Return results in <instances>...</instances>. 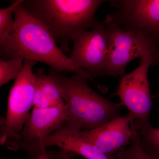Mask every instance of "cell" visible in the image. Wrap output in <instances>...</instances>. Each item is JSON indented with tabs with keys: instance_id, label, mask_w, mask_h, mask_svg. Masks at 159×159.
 <instances>
[{
	"instance_id": "cell-1",
	"label": "cell",
	"mask_w": 159,
	"mask_h": 159,
	"mask_svg": "<svg viewBox=\"0 0 159 159\" xmlns=\"http://www.w3.org/2000/svg\"><path fill=\"white\" fill-rule=\"evenodd\" d=\"M14 15L13 31L0 43L1 59L31 60L46 64L58 73L74 72L95 82L89 72L78 68L64 54L46 26L30 14L22 3L15 10Z\"/></svg>"
},
{
	"instance_id": "cell-2",
	"label": "cell",
	"mask_w": 159,
	"mask_h": 159,
	"mask_svg": "<svg viewBox=\"0 0 159 159\" xmlns=\"http://www.w3.org/2000/svg\"><path fill=\"white\" fill-rule=\"evenodd\" d=\"M58 84L65 102V125L75 131L90 130L121 116V103L100 96L79 74L65 76L51 69L48 72Z\"/></svg>"
},
{
	"instance_id": "cell-3",
	"label": "cell",
	"mask_w": 159,
	"mask_h": 159,
	"mask_svg": "<svg viewBox=\"0 0 159 159\" xmlns=\"http://www.w3.org/2000/svg\"><path fill=\"white\" fill-rule=\"evenodd\" d=\"M102 0H23L22 5L33 17L41 22L63 52L70 51L74 34L95 28L96 18Z\"/></svg>"
},
{
	"instance_id": "cell-4",
	"label": "cell",
	"mask_w": 159,
	"mask_h": 159,
	"mask_svg": "<svg viewBox=\"0 0 159 159\" xmlns=\"http://www.w3.org/2000/svg\"><path fill=\"white\" fill-rule=\"evenodd\" d=\"M104 22L110 44L105 76L122 77L128 64L134 60L149 55L159 58L157 43L151 38L124 30L108 16Z\"/></svg>"
},
{
	"instance_id": "cell-5",
	"label": "cell",
	"mask_w": 159,
	"mask_h": 159,
	"mask_svg": "<svg viewBox=\"0 0 159 159\" xmlns=\"http://www.w3.org/2000/svg\"><path fill=\"white\" fill-rule=\"evenodd\" d=\"M157 65H159L158 57L150 55L143 57L136 69L122 76L116 93L120 103L128 109L137 128L150 124L152 102L148 71L151 66Z\"/></svg>"
},
{
	"instance_id": "cell-6",
	"label": "cell",
	"mask_w": 159,
	"mask_h": 159,
	"mask_svg": "<svg viewBox=\"0 0 159 159\" xmlns=\"http://www.w3.org/2000/svg\"><path fill=\"white\" fill-rule=\"evenodd\" d=\"M37 62L24 59L23 70L11 87L6 117L1 122V145H6L9 140L21 131L34 105L35 77L33 67Z\"/></svg>"
},
{
	"instance_id": "cell-7",
	"label": "cell",
	"mask_w": 159,
	"mask_h": 159,
	"mask_svg": "<svg viewBox=\"0 0 159 159\" xmlns=\"http://www.w3.org/2000/svg\"><path fill=\"white\" fill-rule=\"evenodd\" d=\"M70 58L79 68L87 71L93 78L105 76L107 66L109 37L104 21L95 28L74 34Z\"/></svg>"
},
{
	"instance_id": "cell-8",
	"label": "cell",
	"mask_w": 159,
	"mask_h": 159,
	"mask_svg": "<svg viewBox=\"0 0 159 159\" xmlns=\"http://www.w3.org/2000/svg\"><path fill=\"white\" fill-rule=\"evenodd\" d=\"M65 104L50 108H33L21 131L5 145L10 150L25 151L33 157L38 145L65 125Z\"/></svg>"
},
{
	"instance_id": "cell-9",
	"label": "cell",
	"mask_w": 159,
	"mask_h": 159,
	"mask_svg": "<svg viewBox=\"0 0 159 159\" xmlns=\"http://www.w3.org/2000/svg\"><path fill=\"white\" fill-rule=\"evenodd\" d=\"M111 4L116 9L108 15L113 21L159 43V0L111 1Z\"/></svg>"
},
{
	"instance_id": "cell-10",
	"label": "cell",
	"mask_w": 159,
	"mask_h": 159,
	"mask_svg": "<svg viewBox=\"0 0 159 159\" xmlns=\"http://www.w3.org/2000/svg\"><path fill=\"white\" fill-rule=\"evenodd\" d=\"M129 114L111 120L90 130L77 131L80 138L110 158L131 143L132 131Z\"/></svg>"
},
{
	"instance_id": "cell-11",
	"label": "cell",
	"mask_w": 159,
	"mask_h": 159,
	"mask_svg": "<svg viewBox=\"0 0 159 159\" xmlns=\"http://www.w3.org/2000/svg\"><path fill=\"white\" fill-rule=\"evenodd\" d=\"M50 146H56L61 150L74 155L81 156L86 159H112L99 152L84 141L77 131L71 130L64 125L44 139L35 148L34 156H37Z\"/></svg>"
},
{
	"instance_id": "cell-12",
	"label": "cell",
	"mask_w": 159,
	"mask_h": 159,
	"mask_svg": "<svg viewBox=\"0 0 159 159\" xmlns=\"http://www.w3.org/2000/svg\"><path fill=\"white\" fill-rule=\"evenodd\" d=\"M35 77L34 105V108L55 107L65 104L63 95L56 80L42 69L34 73Z\"/></svg>"
},
{
	"instance_id": "cell-13",
	"label": "cell",
	"mask_w": 159,
	"mask_h": 159,
	"mask_svg": "<svg viewBox=\"0 0 159 159\" xmlns=\"http://www.w3.org/2000/svg\"><path fill=\"white\" fill-rule=\"evenodd\" d=\"M132 142L127 148L120 149L114 155L115 159H154L144 150L141 145L140 135L136 126L131 125Z\"/></svg>"
},
{
	"instance_id": "cell-14",
	"label": "cell",
	"mask_w": 159,
	"mask_h": 159,
	"mask_svg": "<svg viewBox=\"0 0 159 159\" xmlns=\"http://www.w3.org/2000/svg\"><path fill=\"white\" fill-rule=\"evenodd\" d=\"M137 128L142 148L154 159H159V128L150 124Z\"/></svg>"
},
{
	"instance_id": "cell-15",
	"label": "cell",
	"mask_w": 159,
	"mask_h": 159,
	"mask_svg": "<svg viewBox=\"0 0 159 159\" xmlns=\"http://www.w3.org/2000/svg\"><path fill=\"white\" fill-rule=\"evenodd\" d=\"M22 58L5 60L0 59V86L6 84L11 80H16L24 68Z\"/></svg>"
},
{
	"instance_id": "cell-16",
	"label": "cell",
	"mask_w": 159,
	"mask_h": 159,
	"mask_svg": "<svg viewBox=\"0 0 159 159\" xmlns=\"http://www.w3.org/2000/svg\"><path fill=\"white\" fill-rule=\"evenodd\" d=\"M23 1H12L8 7L0 9V43L8 38L13 31L15 19L12 18V14H14L15 10Z\"/></svg>"
},
{
	"instance_id": "cell-17",
	"label": "cell",
	"mask_w": 159,
	"mask_h": 159,
	"mask_svg": "<svg viewBox=\"0 0 159 159\" xmlns=\"http://www.w3.org/2000/svg\"><path fill=\"white\" fill-rule=\"evenodd\" d=\"M73 156L71 154L62 150L56 155V158L58 159H70Z\"/></svg>"
},
{
	"instance_id": "cell-18",
	"label": "cell",
	"mask_w": 159,
	"mask_h": 159,
	"mask_svg": "<svg viewBox=\"0 0 159 159\" xmlns=\"http://www.w3.org/2000/svg\"><path fill=\"white\" fill-rule=\"evenodd\" d=\"M32 159H50V153L45 151L37 156L32 158Z\"/></svg>"
},
{
	"instance_id": "cell-19",
	"label": "cell",
	"mask_w": 159,
	"mask_h": 159,
	"mask_svg": "<svg viewBox=\"0 0 159 159\" xmlns=\"http://www.w3.org/2000/svg\"><path fill=\"white\" fill-rule=\"evenodd\" d=\"M158 48L159 49V43L158 44Z\"/></svg>"
}]
</instances>
